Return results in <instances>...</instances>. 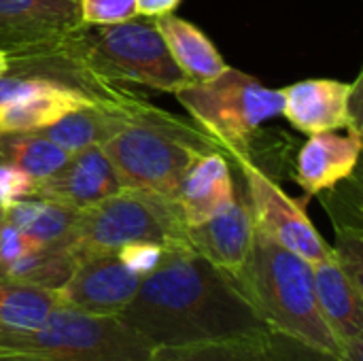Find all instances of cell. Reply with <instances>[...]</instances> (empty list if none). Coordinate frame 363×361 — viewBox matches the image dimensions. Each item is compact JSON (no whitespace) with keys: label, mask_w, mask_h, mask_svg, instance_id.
Here are the masks:
<instances>
[{"label":"cell","mask_w":363,"mask_h":361,"mask_svg":"<svg viewBox=\"0 0 363 361\" xmlns=\"http://www.w3.org/2000/svg\"><path fill=\"white\" fill-rule=\"evenodd\" d=\"M155 351L272 340L240 285L187 245L164 249L134 300L117 315Z\"/></svg>","instance_id":"obj_1"},{"label":"cell","mask_w":363,"mask_h":361,"mask_svg":"<svg viewBox=\"0 0 363 361\" xmlns=\"http://www.w3.org/2000/svg\"><path fill=\"white\" fill-rule=\"evenodd\" d=\"M234 281L274 334L330 360L340 355L342 347L319 311L313 266L306 260L255 228L251 257Z\"/></svg>","instance_id":"obj_2"},{"label":"cell","mask_w":363,"mask_h":361,"mask_svg":"<svg viewBox=\"0 0 363 361\" xmlns=\"http://www.w3.org/2000/svg\"><path fill=\"white\" fill-rule=\"evenodd\" d=\"M121 187L177 202L181 181L204 153L221 147L198 126L143 102L132 119L100 145Z\"/></svg>","instance_id":"obj_3"},{"label":"cell","mask_w":363,"mask_h":361,"mask_svg":"<svg viewBox=\"0 0 363 361\" xmlns=\"http://www.w3.org/2000/svg\"><path fill=\"white\" fill-rule=\"evenodd\" d=\"M155 347L117 315L55 306L28 334L0 336V361H151Z\"/></svg>","instance_id":"obj_4"},{"label":"cell","mask_w":363,"mask_h":361,"mask_svg":"<svg viewBox=\"0 0 363 361\" xmlns=\"http://www.w3.org/2000/svg\"><path fill=\"white\" fill-rule=\"evenodd\" d=\"M174 96L194 123L230 155H247L262 126L283 111L281 89L232 66L211 81H187Z\"/></svg>","instance_id":"obj_5"},{"label":"cell","mask_w":363,"mask_h":361,"mask_svg":"<svg viewBox=\"0 0 363 361\" xmlns=\"http://www.w3.org/2000/svg\"><path fill=\"white\" fill-rule=\"evenodd\" d=\"M130 243L189 247L179 204L149 191L121 187L81 211L68 249L81 262L91 255L117 253Z\"/></svg>","instance_id":"obj_6"},{"label":"cell","mask_w":363,"mask_h":361,"mask_svg":"<svg viewBox=\"0 0 363 361\" xmlns=\"http://www.w3.org/2000/svg\"><path fill=\"white\" fill-rule=\"evenodd\" d=\"M240 168L247 185V204L251 209L255 228L270 236L281 247L300 255L308 264L321 262L334 253L323 236L317 232L300 200L285 194L259 166L247 155H232Z\"/></svg>","instance_id":"obj_7"},{"label":"cell","mask_w":363,"mask_h":361,"mask_svg":"<svg viewBox=\"0 0 363 361\" xmlns=\"http://www.w3.org/2000/svg\"><path fill=\"white\" fill-rule=\"evenodd\" d=\"M83 26L81 0H0V49L9 62L49 53Z\"/></svg>","instance_id":"obj_8"},{"label":"cell","mask_w":363,"mask_h":361,"mask_svg":"<svg viewBox=\"0 0 363 361\" xmlns=\"http://www.w3.org/2000/svg\"><path fill=\"white\" fill-rule=\"evenodd\" d=\"M281 115L302 134L332 130L362 132V74L353 83L306 79L281 89Z\"/></svg>","instance_id":"obj_9"},{"label":"cell","mask_w":363,"mask_h":361,"mask_svg":"<svg viewBox=\"0 0 363 361\" xmlns=\"http://www.w3.org/2000/svg\"><path fill=\"white\" fill-rule=\"evenodd\" d=\"M140 277L130 272L117 253L91 255L77 264L60 289L62 304L89 315H119L136 296Z\"/></svg>","instance_id":"obj_10"},{"label":"cell","mask_w":363,"mask_h":361,"mask_svg":"<svg viewBox=\"0 0 363 361\" xmlns=\"http://www.w3.org/2000/svg\"><path fill=\"white\" fill-rule=\"evenodd\" d=\"M119 189L121 185L117 174L102 149L89 147L70 155L68 162L53 174L38 179L34 183L32 198L51 200L83 211Z\"/></svg>","instance_id":"obj_11"},{"label":"cell","mask_w":363,"mask_h":361,"mask_svg":"<svg viewBox=\"0 0 363 361\" xmlns=\"http://www.w3.org/2000/svg\"><path fill=\"white\" fill-rule=\"evenodd\" d=\"M187 243L217 270L236 279L255 243V221L245 196H236V202L221 215L187 228Z\"/></svg>","instance_id":"obj_12"},{"label":"cell","mask_w":363,"mask_h":361,"mask_svg":"<svg viewBox=\"0 0 363 361\" xmlns=\"http://www.w3.org/2000/svg\"><path fill=\"white\" fill-rule=\"evenodd\" d=\"M362 132L338 130L311 134L298 153L296 183L308 194L319 196L353 177L362 155Z\"/></svg>","instance_id":"obj_13"},{"label":"cell","mask_w":363,"mask_h":361,"mask_svg":"<svg viewBox=\"0 0 363 361\" xmlns=\"http://www.w3.org/2000/svg\"><path fill=\"white\" fill-rule=\"evenodd\" d=\"M89 102L94 98L68 83L34 74V83L26 91L0 104V134L43 130Z\"/></svg>","instance_id":"obj_14"},{"label":"cell","mask_w":363,"mask_h":361,"mask_svg":"<svg viewBox=\"0 0 363 361\" xmlns=\"http://www.w3.org/2000/svg\"><path fill=\"white\" fill-rule=\"evenodd\" d=\"M143 102L147 100H140L138 96L125 100H94L40 132L68 155H74L83 149L100 147L111 140L132 119Z\"/></svg>","instance_id":"obj_15"},{"label":"cell","mask_w":363,"mask_h":361,"mask_svg":"<svg viewBox=\"0 0 363 361\" xmlns=\"http://www.w3.org/2000/svg\"><path fill=\"white\" fill-rule=\"evenodd\" d=\"M236 185L223 151H211L200 155L185 172L177 204L187 228H191L228 211L236 202Z\"/></svg>","instance_id":"obj_16"},{"label":"cell","mask_w":363,"mask_h":361,"mask_svg":"<svg viewBox=\"0 0 363 361\" xmlns=\"http://www.w3.org/2000/svg\"><path fill=\"white\" fill-rule=\"evenodd\" d=\"M311 266L319 311L340 347H345L353 338L362 336V285L351 279L336 253Z\"/></svg>","instance_id":"obj_17"},{"label":"cell","mask_w":363,"mask_h":361,"mask_svg":"<svg viewBox=\"0 0 363 361\" xmlns=\"http://www.w3.org/2000/svg\"><path fill=\"white\" fill-rule=\"evenodd\" d=\"M153 23L174 64L189 81H211L228 68L213 40L191 21L168 13L153 17Z\"/></svg>","instance_id":"obj_18"},{"label":"cell","mask_w":363,"mask_h":361,"mask_svg":"<svg viewBox=\"0 0 363 361\" xmlns=\"http://www.w3.org/2000/svg\"><path fill=\"white\" fill-rule=\"evenodd\" d=\"M81 211L40 198H23L2 209V219L43 247H68Z\"/></svg>","instance_id":"obj_19"},{"label":"cell","mask_w":363,"mask_h":361,"mask_svg":"<svg viewBox=\"0 0 363 361\" xmlns=\"http://www.w3.org/2000/svg\"><path fill=\"white\" fill-rule=\"evenodd\" d=\"M62 304L60 291L0 277V336L38 330Z\"/></svg>","instance_id":"obj_20"},{"label":"cell","mask_w":363,"mask_h":361,"mask_svg":"<svg viewBox=\"0 0 363 361\" xmlns=\"http://www.w3.org/2000/svg\"><path fill=\"white\" fill-rule=\"evenodd\" d=\"M68 157L70 155L40 130L0 134V164L19 168L36 181L60 170Z\"/></svg>","instance_id":"obj_21"},{"label":"cell","mask_w":363,"mask_h":361,"mask_svg":"<svg viewBox=\"0 0 363 361\" xmlns=\"http://www.w3.org/2000/svg\"><path fill=\"white\" fill-rule=\"evenodd\" d=\"M77 257L68 247H38L0 268V277L60 291L77 268Z\"/></svg>","instance_id":"obj_22"},{"label":"cell","mask_w":363,"mask_h":361,"mask_svg":"<svg viewBox=\"0 0 363 361\" xmlns=\"http://www.w3.org/2000/svg\"><path fill=\"white\" fill-rule=\"evenodd\" d=\"M274 338L264 343H232L181 351H157L155 357L166 361H279L274 357Z\"/></svg>","instance_id":"obj_23"},{"label":"cell","mask_w":363,"mask_h":361,"mask_svg":"<svg viewBox=\"0 0 363 361\" xmlns=\"http://www.w3.org/2000/svg\"><path fill=\"white\" fill-rule=\"evenodd\" d=\"M138 17L136 0H81V19L87 26L121 23Z\"/></svg>","instance_id":"obj_24"},{"label":"cell","mask_w":363,"mask_h":361,"mask_svg":"<svg viewBox=\"0 0 363 361\" xmlns=\"http://www.w3.org/2000/svg\"><path fill=\"white\" fill-rule=\"evenodd\" d=\"M164 249L166 247H162L157 243H130L117 251V257L130 272H134L143 279L160 266V262L164 257Z\"/></svg>","instance_id":"obj_25"},{"label":"cell","mask_w":363,"mask_h":361,"mask_svg":"<svg viewBox=\"0 0 363 361\" xmlns=\"http://www.w3.org/2000/svg\"><path fill=\"white\" fill-rule=\"evenodd\" d=\"M34 183H36V179L28 177L19 168L0 164V209H4L6 204H11L15 200L32 198Z\"/></svg>","instance_id":"obj_26"},{"label":"cell","mask_w":363,"mask_h":361,"mask_svg":"<svg viewBox=\"0 0 363 361\" xmlns=\"http://www.w3.org/2000/svg\"><path fill=\"white\" fill-rule=\"evenodd\" d=\"M38 247H43V245H38L36 240H32L28 234L13 228L11 223L2 221V226H0V268Z\"/></svg>","instance_id":"obj_27"},{"label":"cell","mask_w":363,"mask_h":361,"mask_svg":"<svg viewBox=\"0 0 363 361\" xmlns=\"http://www.w3.org/2000/svg\"><path fill=\"white\" fill-rule=\"evenodd\" d=\"M181 0H136V9L138 15L145 17H160V15H168L179 6Z\"/></svg>","instance_id":"obj_28"},{"label":"cell","mask_w":363,"mask_h":361,"mask_svg":"<svg viewBox=\"0 0 363 361\" xmlns=\"http://www.w3.org/2000/svg\"><path fill=\"white\" fill-rule=\"evenodd\" d=\"M9 70H11V62H9V55L0 49V77H4V74H9Z\"/></svg>","instance_id":"obj_29"},{"label":"cell","mask_w":363,"mask_h":361,"mask_svg":"<svg viewBox=\"0 0 363 361\" xmlns=\"http://www.w3.org/2000/svg\"><path fill=\"white\" fill-rule=\"evenodd\" d=\"M151 361H166V360H157V357H155V360H151Z\"/></svg>","instance_id":"obj_30"}]
</instances>
